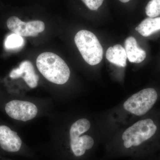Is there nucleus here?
I'll use <instances>...</instances> for the list:
<instances>
[{
  "instance_id": "4",
  "label": "nucleus",
  "mask_w": 160,
  "mask_h": 160,
  "mask_svg": "<svg viewBox=\"0 0 160 160\" xmlns=\"http://www.w3.org/2000/svg\"><path fill=\"white\" fill-rule=\"evenodd\" d=\"M158 99V93L153 88L141 90L129 97L123 104L126 111L137 116L146 114L152 108Z\"/></svg>"
},
{
  "instance_id": "14",
  "label": "nucleus",
  "mask_w": 160,
  "mask_h": 160,
  "mask_svg": "<svg viewBox=\"0 0 160 160\" xmlns=\"http://www.w3.org/2000/svg\"><path fill=\"white\" fill-rule=\"evenodd\" d=\"M24 45V40L21 36L12 33L7 37L5 42V46L6 49H19Z\"/></svg>"
},
{
  "instance_id": "17",
  "label": "nucleus",
  "mask_w": 160,
  "mask_h": 160,
  "mask_svg": "<svg viewBox=\"0 0 160 160\" xmlns=\"http://www.w3.org/2000/svg\"><path fill=\"white\" fill-rule=\"evenodd\" d=\"M120 2H122L123 3H126L129 2L130 0H119Z\"/></svg>"
},
{
  "instance_id": "13",
  "label": "nucleus",
  "mask_w": 160,
  "mask_h": 160,
  "mask_svg": "<svg viewBox=\"0 0 160 160\" xmlns=\"http://www.w3.org/2000/svg\"><path fill=\"white\" fill-rule=\"evenodd\" d=\"M91 124L89 120L86 118L80 119L75 122L70 128L69 131L70 140L76 139L83 133L90 129Z\"/></svg>"
},
{
  "instance_id": "15",
  "label": "nucleus",
  "mask_w": 160,
  "mask_h": 160,
  "mask_svg": "<svg viewBox=\"0 0 160 160\" xmlns=\"http://www.w3.org/2000/svg\"><path fill=\"white\" fill-rule=\"evenodd\" d=\"M146 14L149 18L157 17L160 15V0H151L146 7Z\"/></svg>"
},
{
  "instance_id": "1",
  "label": "nucleus",
  "mask_w": 160,
  "mask_h": 160,
  "mask_svg": "<svg viewBox=\"0 0 160 160\" xmlns=\"http://www.w3.org/2000/svg\"><path fill=\"white\" fill-rule=\"evenodd\" d=\"M36 65L41 74L54 84L63 85L70 77V69L66 62L53 52L41 53L37 59Z\"/></svg>"
},
{
  "instance_id": "6",
  "label": "nucleus",
  "mask_w": 160,
  "mask_h": 160,
  "mask_svg": "<svg viewBox=\"0 0 160 160\" xmlns=\"http://www.w3.org/2000/svg\"><path fill=\"white\" fill-rule=\"evenodd\" d=\"M7 26L14 33L24 37H36L45 29V23L41 21L25 22L17 17H11L7 21Z\"/></svg>"
},
{
  "instance_id": "18",
  "label": "nucleus",
  "mask_w": 160,
  "mask_h": 160,
  "mask_svg": "<svg viewBox=\"0 0 160 160\" xmlns=\"http://www.w3.org/2000/svg\"><path fill=\"white\" fill-rule=\"evenodd\" d=\"M135 30H136V31H138V26H137V27H136Z\"/></svg>"
},
{
  "instance_id": "2",
  "label": "nucleus",
  "mask_w": 160,
  "mask_h": 160,
  "mask_svg": "<svg viewBox=\"0 0 160 160\" xmlns=\"http://www.w3.org/2000/svg\"><path fill=\"white\" fill-rule=\"evenodd\" d=\"M74 41L86 62L91 66H95L101 62L103 58L102 47L92 32L88 30H80L76 34Z\"/></svg>"
},
{
  "instance_id": "12",
  "label": "nucleus",
  "mask_w": 160,
  "mask_h": 160,
  "mask_svg": "<svg viewBox=\"0 0 160 160\" xmlns=\"http://www.w3.org/2000/svg\"><path fill=\"white\" fill-rule=\"evenodd\" d=\"M139 33L142 36L148 37L160 30V17L148 18L142 21L138 26Z\"/></svg>"
},
{
  "instance_id": "16",
  "label": "nucleus",
  "mask_w": 160,
  "mask_h": 160,
  "mask_svg": "<svg viewBox=\"0 0 160 160\" xmlns=\"http://www.w3.org/2000/svg\"><path fill=\"white\" fill-rule=\"evenodd\" d=\"M86 6L91 10H97L102 6L104 0H82Z\"/></svg>"
},
{
  "instance_id": "10",
  "label": "nucleus",
  "mask_w": 160,
  "mask_h": 160,
  "mask_svg": "<svg viewBox=\"0 0 160 160\" xmlns=\"http://www.w3.org/2000/svg\"><path fill=\"white\" fill-rule=\"evenodd\" d=\"M94 140L87 135L80 136L76 139L70 140V148L76 157H81L86 151L91 149L94 145Z\"/></svg>"
},
{
  "instance_id": "3",
  "label": "nucleus",
  "mask_w": 160,
  "mask_h": 160,
  "mask_svg": "<svg viewBox=\"0 0 160 160\" xmlns=\"http://www.w3.org/2000/svg\"><path fill=\"white\" fill-rule=\"evenodd\" d=\"M157 130V126L151 119L138 121L123 132L124 146L127 149L139 146L152 138Z\"/></svg>"
},
{
  "instance_id": "5",
  "label": "nucleus",
  "mask_w": 160,
  "mask_h": 160,
  "mask_svg": "<svg viewBox=\"0 0 160 160\" xmlns=\"http://www.w3.org/2000/svg\"><path fill=\"white\" fill-rule=\"evenodd\" d=\"M5 110L12 118L26 122L34 118L37 115V107L26 101L12 100L6 104Z\"/></svg>"
},
{
  "instance_id": "7",
  "label": "nucleus",
  "mask_w": 160,
  "mask_h": 160,
  "mask_svg": "<svg viewBox=\"0 0 160 160\" xmlns=\"http://www.w3.org/2000/svg\"><path fill=\"white\" fill-rule=\"evenodd\" d=\"M22 142L16 132L6 126H0V148L9 153H17L22 149Z\"/></svg>"
},
{
  "instance_id": "11",
  "label": "nucleus",
  "mask_w": 160,
  "mask_h": 160,
  "mask_svg": "<svg viewBox=\"0 0 160 160\" xmlns=\"http://www.w3.org/2000/svg\"><path fill=\"white\" fill-rule=\"evenodd\" d=\"M106 58L110 62L119 67L126 66L127 56L125 48L120 45H116L107 49Z\"/></svg>"
},
{
  "instance_id": "8",
  "label": "nucleus",
  "mask_w": 160,
  "mask_h": 160,
  "mask_svg": "<svg viewBox=\"0 0 160 160\" xmlns=\"http://www.w3.org/2000/svg\"><path fill=\"white\" fill-rule=\"evenodd\" d=\"M9 76L13 79L22 77L27 85L31 88H36L38 85L39 77L36 74L34 67L30 61L22 62L18 68L11 71Z\"/></svg>"
},
{
  "instance_id": "9",
  "label": "nucleus",
  "mask_w": 160,
  "mask_h": 160,
  "mask_svg": "<svg viewBox=\"0 0 160 160\" xmlns=\"http://www.w3.org/2000/svg\"><path fill=\"white\" fill-rule=\"evenodd\" d=\"M125 49L127 58L130 62L140 63L146 58V51L138 47L136 40L133 37L127 38L125 42Z\"/></svg>"
}]
</instances>
